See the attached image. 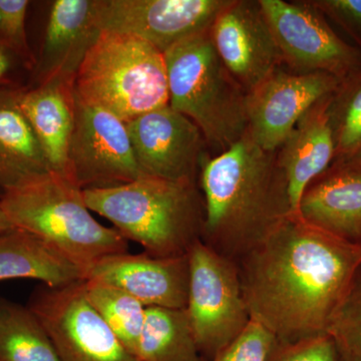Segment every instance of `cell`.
Instances as JSON below:
<instances>
[{
    "label": "cell",
    "instance_id": "cell-1",
    "mask_svg": "<svg viewBox=\"0 0 361 361\" xmlns=\"http://www.w3.org/2000/svg\"><path fill=\"white\" fill-rule=\"evenodd\" d=\"M252 322L277 341L327 334L361 267V244L289 216L237 263Z\"/></svg>",
    "mask_w": 361,
    "mask_h": 361
},
{
    "label": "cell",
    "instance_id": "cell-2",
    "mask_svg": "<svg viewBox=\"0 0 361 361\" xmlns=\"http://www.w3.org/2000/svg\"><path fill=\"white\" fill-rule=\"evenodd\" d=\"M205 203L202 241L235 264L291 215L277 152H266L248 133L202 163Z\"/></svg>",
    "mask_w": 361,
    "mask_h": 361
},
{
    "label": "cell",
    "instance_id": "cell-3",
    "mask_svg": "<svg viewBox=\"0 0 361 361\" xmlns=\"http://www.w3.org/2000/svg\"><path fill=\"white\" fill-rule=\"evenodd\" d=\"M84 197L90 211L149 255L185 256L202 240L205 203L196 180L146 175L118 186L84 190Z\"/></svg>",
    "mask_w": 361,
    "mask_h": 361
},
{
    "label": "cell",
    "instance_id": "cell-4",
    "mask_svg": "<svg viewBox=\"0 0 361 361\" xmlns=\"http://www.w3.org/2000/svg\"><path fill=\"white\" fill-rule=\"evenodd\" d=\"M14 228L39 237L85 276L99 260L126 253L128 241L115 228L97 222L71 174L51 172L0 197Z\"/></svg>",
    "mask_w": 361,
    "mask_h": 361
},
{
    "label": "cell",
    "instance_id": "cell-5",
    "mask_svg": "<svg viewBox=\"0 0 361 361\" xmlns=\"http://www.w3.org/2000/svg\"><path fill=\"white\" fill-rule=\"evenodd\" d=\"M169 106L196 123L218 155L248 133L246 92L218 56L210 30L164 52Z\"/></svg>",
    "mask_w": 361,
    "mask_h": 361
},
{
    "label": "cell",
    "instance_id": "cell-6",
    "mask_svg": "<svg viewBox=\"0 0 361 361\" xmlns=\"http://www.w3.org/2000/svg\"><path fill=\"white\" fill-rule=\"evenodd\" d=\"M75 96L126 123L169 104L164 54L134 35L103 30L85 54Z\"/></svg>",
    "mask_w": 361,
    "mask_h": 361
},
{
    "label": "cell",
    "instance_id": "cell-7",
    "mask_svg": "<svg viewBox=\"0 0 361 361\" xmlns=\"http://www.w3.org/2000/svg\"><path fill=\"white\" fill-rule=\"evenodd\" d=\"M188 258V317L199 353L211 361L245 331L251 316L234 262L202 240L191 247Z\"/></svg>",
    "mask_w": 361,
    "mask_h": 361
},
{
    "label": "cell",
    "instance_id": "cell-8",
    "mask_svg": "<svg viewBox=\"0 0 361 361\" xmlns=\"http://www.w3.org/2000/svg\"><path fill=\"white\" fill-rule=\"evenodd\" d=\"M281 52L295 73H326L344 82L361 71V51L341 39L311 2L259 0Z\"/></svg>",
    "mask_w": 361,
    "mask_h": 361
},
{
    "label": "cell",
    "instance_id": "cell-9",
    "mask_svg": "<svg viewBox=\"0 0 361 361\" xmlns=\"http://www.w3.org/2000/svg\"><path fill=\"white\" fill-rule=\"evenodd\" d=\"M27 306L44 325L59 361H139L87 300L84 280L58 288L42 284Z\"/></svg>",
    "mask_w": 361,
    "mask_h": 361
},
{
    "label": "cell",
    "instance_id": "cell-10",
    "mask_svg": "<svg viewBox=\"0 0 361 361\" xmlns=\"http://www.w3.org/2000/svg\"><path fill=\"white\" fill-rule=\"evenodd\" d=\"M68 165L82 190L118 186L146 176L135 160L126 123L75 94Z\"/></svg>",
    "mask_w": 361,
    "mask_h": 361
},
{
    "label": "cell",
    "instance_id": "cell-11",
    "mask_svg": "<svg viewBox=\"0 0 361 361\" xmlns=\"http://www.w3.org/2000/svg\"><path fill=\"white\" fill-rule=\"evenodd\" d=\"M232 0H96L101 32L134 35L161 54L208 32Z\"/></svg>",
    "mask_w": 361,
    "mask_h": 361
},
{
    "label": "cell",
    "instance_id": "cell-12",
    "mask_svg": "<svg viewBox=\"0 0 361 361\" xmlns=\"http://www.w3.org/2000/svg\"><path fill=\"white\" fill-rule=\"evenodd\" d=\"M342 80L326 73H287L277 68L246 96L248 135L266 152H277L298 121Z\"/></svg>",
    "mask_w": 361,
    "mask_h": 361
},
{
    "label": "cell",
    "instance_id": "cell-13",
    "mask_svg": "<svg viewBox=\"0 0 361 361\" xmlns=\"http://www.w3.org/2000/svg\"><path fill=\"white\" fill-rule=\"evenodd\" d=\"M126 125L135 160L145 175L196 180L206 141L189 118L168 104Z\"/></svg>",
    "mask_w": 361,
    "mask_h": 361
},
{
    "label": "cell",
    "instance_id": "cell-14",
    "mask_svg": "<svg viewBox=\"0 0 361 361\" xmlns=\"http://www.w3.org/2000/svg\"><path fill=\"white\" fill-rule=\"evenodd\" d=\"M214 47L247 92L283 63L259 1L232 0L210 28Z\"/></svg>",
    "mask_w": 361,
    "mask_h": 361
},
{
    "label": "cell",
    "instance_id": "cell-15",
    "mask_svg": "<svg viewBox=\"0 0 361 361\" xmlns=\"http://www.w3.org/2000/svg\"><path fill=\"white\" fill-rule=\"evenodd\" d=\"M85 279L122 289L145 307L184 310L189 294V258L188 254L177 257H155L145 252L115 254L92 266Z\"/></svg>",
    "mask_w": 361,
    "mask_h": 361
},
{
    "label": "cell",
    "instance_id": "cell-16",
    "mask_svg": "<svg viewBox=\"0 0 361 361\" xmlns=\"http://www.w3.org/2000/svg\"><path fill=\"white\" fill-rule=\"evenodd\" d=\"M334 94L313 106L278 149V164L293 213L298 214L299 202L311 183L334 163L336 142L331 108Z\"/></svg>",
    "mask_w": 361,
    "mask_h": 361
},
{
    "label": "cell",
    "instance_id": "cell-17",
    "mask_svg": "<svg viewBox=\"0 0 361 361\" xmlns=\"http://www.w3.org/2000/svg\"><path fill=\"white\" fill-rule=\"evenodd\" d=\"M99 33L96 0L54 1L35 66L37 82L56 78L75 80L85 54Z\"/></svg>",
    "mask_w": 361,
    "mask_h": 361
},
{
    "label": "cell",
    "instance_id": "cell-18",
    "mask_svg": "<svg viewBox=\"0 0 361 361\" xmlns=\"http://www.w3.org/2000/svg\"><path fill=\"white\" fill-rule=\"evenodd\" d=\"M298 215L308 224L361 244V165L329 169L304 192Z\"/></svg>",
    "mask_w": 361,
    "mask_h": 361
},
{
    "label": "cell",
    "instance_id": "cell-19",
    "mask_svg": "<svg viewBox=\"0 0 361 361\" xmlns=\"http://www.w3.org/2000/svg\"><path fill=\"white\" fill-rule=\"evenodd\" d=\"M75 80L56 78L20 89L21 110L44 149L52 172L71 174L68 149L75 127Z\"/></svg>",
    "mask_w": 361,
    "mask_h": 361
},
{
    "label": "cell",
    "instance_id": "cell-20",
    "mask_svg": "<svg viewBox=\"0 0 361 361\" xmlns=\"http://www.w3.org/2000/svg\"><path fill=\"white\" fill-rule=\"evenodd\" d=\"M20 89L0 87V197L52 172L20 108Z\"/></svg>",
    "mask_w": 361,
    "mask_h": 361
},
{
    "label": "cell",
    "instance_id": "cell-21",
    "mask_svg": "<svg viewBox=\"0 0 361 361\" xmlns=\"http://www.w3.org/2000/svg\"><path fill=\"white\" fill-rule=\"evenodd\" d=\"M39 280L51 288L85 280L84 273L39 237L25 230L0 233V281Z\"/></svg>",
    "mask_w": 361,
    "mask_h": 361
},
{
    "label": "cell",
    "instance_id": "cell-22",
    "mask_svg": "<svg viewBox=\"0 0 361 361\" xmlns=\"http://www.w3.org/2000/svg\"><path fill=\"white\" fill-rule=\"evenodd\" d=\"M139 361H203L186 308L146 307Z\"/></svg>",
    "mask_w": 361,
    "mask_h": 361
},
{
    "label": "cell",
    "instance_id": "cell-23",
    "mask_svg": "<svg viewBox=\"0 0 361 361\" xmlns=\"http://www.w3.org/2000/svg\"><path fill=\"white\" fill-rule=\"evenodd\" d=\"M0 361H59L44 325L27 304L0 298Z\"/></svg>",
    "mask_w": 361,
    "mask_h": 361
},
{
    "label": "cell",
    "instance_id": "cell-24",
    "mask_svg": "<svg viewBox=\"0 0 361 361\" xmlns=\"http://www.w3.org/2000/svg\"><path fill=\"white\" fill-rule=\"evenodd\" d=\"M85 298L123 346L137 357L146 307L122 289L94 279L84 280Z\"/></svg>",
    "mask_w": 361,
    "mask_h": 361
},
{
    "label": "cell",
    "instance_id": "cell-25",
    "mask_svg": "<svg viewBox=\"0 0 361 361\" xmlns=\"http://www.w3.org/2000/svg\"><path fill=\"white\" fill-rule=\"evenodd\" d=\"M334 166L361 165V71L341 82L332 102Z\"/></svg>",
    "mask_w": 361,
    "mask_h": 361
},
{
    "label": "cell",
    "instance_id": "cell-26",
    "mask_svg": "<svg viewBox=\"0 0 361 361\" xmlns=\"http://www.w3.org/2000/svg\"><path fill=\"white\" fill-rule=\"evenodd\" d=\"M326 334L334 339L339 357L361 353V267L330 322Z\"/></svg>",
    "mask_w": 361,
    "mask_h": 361
},
{
    "label": "cell",
    "instance_id": "cell-27",
    "mask_svg": "<svg viewBox=\"0 0 361 361\" xmlns=\"http://www.w3.org/2000/svg\"><path fill=\"white\" fill-rule=\"evenodd\" d=\"M28 6L27 0H0V47L32 63L25 27Z\"/></svg>",
    "mask_w": 361,
    "mask_h": 361
},
{
    "label": "cell",
    "instance_id": "cell-28",
    "mask_svg": "<svg viewBox=\"0 0 361 361\" xmlns=\"http://www.w3.org/2000/svg\"><path fill=\"white\" fill-rule=\"evenodd\" d=\"M265 361H341L334 339L320 334L293 342L275 341Z\"/></svg>",
    "mask_w": 361,
    "mask_h": 361
},
{
    "label": "cell",
    "instance_id": "cell-29",
    "mask_svg": "<svg viewBox=\"0 0 361 361\" xmlns=\"http://www.w3.org/2000/svg\"><path fill=\"white\" fill-rule=\"evenodd\" d=\"M275 341L267 329L251 322L238 338L211 361H265Z\"/></svg>",
    "mask_w": 361,
    "mask_h": 361
},
{
    "label": "cell",
    "instance_id": "cell-30",
    "mask_svg": "<svg viewBox=\"0 0 361 361\" xmlns=\"http://www.w3.org/2000/svg\"><path fill=\"white\" fill-rule=\"evenodd\" d=\"M323 16H329L361 45V0L310 1Z\"/></svg>",
    "mask_w": 361,
    "mask_h": 361
},
{
    "label": "cell",
    "instance_id": "cell-31",
    "mask_svg": "<svg viewBox=\"0 0 361 361\" xmlns=\"http://www.w3.org/2000/svg\"><path fill=\"white\" fill-rule=\"evenodd\" d=\"M11 61L9 56V51L0 47V82L6 78L9 70H11Z\"/></svg>",
    "mask_w": 361,
    "mask_h": 361
},
{
    "label": "cell",
    "instance_id": "cell-32",
    "mask_svg": "<svg viewBox=\"0 0 361 361\" xmlns=\"http://www.w3.org/2000/svg\"><path fill=\"white\" fill-rule=\"evenodd\" d=\"M13 228L11 221L7 218L6 214L4 213V209L0 205V233L9 231V230L13 229Z\"/></svg>",
    "mask_w": 361,
    "mask_h": 361
},
{
    "label": "cell",
    "instance_id": "cell-33",
    "mask_svg": "<svg viewBox=\"0 0 361 361\" xmlns=\"http://www.w3.org/2000/svg\"><path fill=\"white\" fill-rule=\"evenodd\" d=\"M341 361H361V353L358 355L349 356V357L341 358Z\"/></svg>",
    "mask_w": 361,
    "mask_h": 361
}]
</instances>
